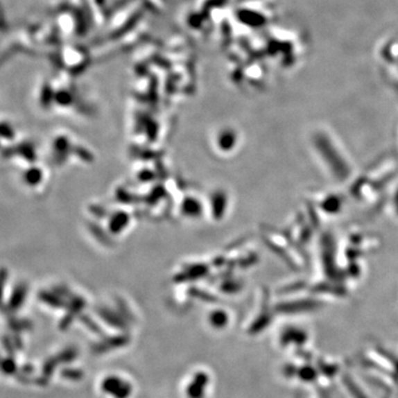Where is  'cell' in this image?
<instances>
[{
	"label": "cell",
	"mask_w": 398,
	"mask_h": 398,
	"mask_svg": "<svg viewBox=\"0 0 398 398\" xmlns=\"http://www.w3.org/2000/svg\"><path fill=\"white\" fill-rule=\"evenodd\" d=\"M39 180H40V174H39L37 169H31V171H29V172L26 174V180H27L29 184L38 183Z\"/></svg>",
	"instance_id": "1"
},
{
	"label": "cell",
	"mask_w": 398,
	"mask_h": 398,
	"mask_svg": "<svg viewBox=\"0 0 398 398\" xmlns=\"http://www.w3.org/2000/svg\"><path fill=\"white\" fill-rule=\"evenodd\" d=\"M6 272L3 270L0 271V295L3 292V284H5Z\"/></svg>",
	"instance_id": "2"
}]
</instances>
